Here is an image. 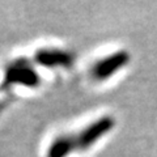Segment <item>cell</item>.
<instances>
[{"label":"cell","instance_id":"6da1fadb","mask_svg":"<svg viewBox=\"0 0 157 157\" xmlns=\"http://www.w3.org/2000/svg\"><path fill=\"white\" fill-rule=\"evenodd\" d=\"M39 84V76L26 59H18L8 66L3 80V88L11 85H21L36 88Z\"/></svg>","mask_w":157,"mask_h":157},{"label":"cell","instance_id":"7a4b0ae2","mask_svg":"<svg viewBox=\"0 0 157 157\" xmlns=\"http://www.w3.org/2000/svg\"><path fill=\"white\" fill-rule=\"evenodd\" d=\"M113 124H114V121L110 117H102L93 123L88 124L77 135H73L76 149H88L104 135H106L113 128Z\"/></svg>","mask_w":157,"mask_h":157},{"label":"cell","instance_id":"3957f363","mask_svg":"<svg viewBox=\"0 0 157 157\" xmlns=\"http://www.w3.org/2000/svg\"><path fill=\"white\" fill-rule=\"evenodd\" d=\"M128 62V54L126 51H118L111 55L101 59L96 66L92 68V76L98 81L107 80L121 68H123Z\"/></svg>","mask_w":157,"mask_h":157},{"label":"cell","instance_id":"277c9868","mask_svg":"<svg viewBox=\"0 0 157 157\" xmlns=\"http://www.w3.org/2000/svg\"><path fill=\"white\" fill-rule=\"evenodd\" d=\"M37 64L46 68L56 67H70L72 64V55L67 51L56 50V48H42L34 55Z\"/></svg>","mask_w":157,"mask_h":157},{"label":"cell","instance_id":"5b68a950","mask_svg":"<svg viewBox=\"0 0 157 157\" xmlns=\"http://www.w3.org/2000/svg\"><path fill=\"white\" fill-rule=\"evenodd\" d=\"M73 151H76L73 135H62L51 141L47 149V157H67Z\"/></svg>","mask_w":157,"mask_h":157},{"label":"cell","instance_id":"8992f818","mask_svg":"<svg viewBox=\"0 0 157 157\" xmlns=\"http://www.w3.org/2000/svg\"><path fill=\"white\" fill-rule=\"evenodd\" d=\"M3 106H4L3 104H0V111H2V109H3Z\"/></svg>","mask_w":157,"mask_h":157}]
</instances>
